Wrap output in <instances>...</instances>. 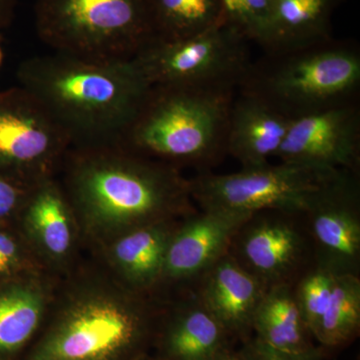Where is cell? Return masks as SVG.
Masks as SVG:
<instances>
[{
	"instance_id": "6da1fadb",
	"label": "cell",
	"mask_w": 360,
	"mask_h": 360,
	"mask_svg": "<svg viewBox=\"0 0 360 360\" xmlns=\"http://www.w3.org/2000/svg\"><path fill=\"white\" fill-rule=\"evenodd\" d=\"M66 196L89 224L129 232L198 212L179 168L120 143L71 146Z\"/></svg>"
},
{
	"instance_id": "7a4b0ae2",
	"label": "cell",
	"mask_w": 360,
	"mask_h": 360,
	"mask_svg": "<svg viewBox=\"0 0 360 360\" xmlns=\"http://www.w3.org/2000/svg\"><path fill=\"white\" fill-rule=\"evenodd\" d=\"M18 75L72 146L120 143L151 87L132 59L91 60L54 51L27 59Z\"/></svg>"
},
{
	"instance_id": "3957f363",
	"label": "cell",
	"mask_w": 360,
	"mask_h": 360,
	"mask_svg": "<svg viewBox=\"0 0 360 360\" xmlns=\"http://www.w3.org/2000/svg\"><path fill=\"white\" fill-rule=\"evenodd\" d=\"M236 90L153 85L120 143L179 168L210 172L227 155Z\"/></svg>"
},
{
	"instance_id": "277c9868",
	"label": "cell",
	"mask_w": 360,
	"mask_h": 360,
	"mask_svg": "<svg viewBox=\"0 0 360 360\" xmlns=\"http://www.w3.org/2000/svg\"><path fill=\"white\" fill-rule=\"evenodd\" d=\"M360 51L330 39L251 63L239 94L260 99L291 120L357 103Z\"/></svg>"
},
{
	"instance_id": "5b68a950",
	"label": "cell",
	"mask_w": 360,
	"mask_h": 360,
	"mask_svg": "<svg viewBox=\"0 0 360 360\" xmlns=\"http://www.w3.org/2000/svg\"><path fill=\"white\" fill-rule=\"evenodd\" d=\"M35 28L54 52L131 59L153 39L144 0H37Z\"/></svg>"
},
{
	"instance_id": "8992f818",
	"label": "cell",
	"mask_w": 360,
	"mask_h": 360,
	"mask_svg": "<svg viewBox=\"0 0 360 360\" xmlns=\"http://www.w3.org/2000/svg\"><path fill=\"white\" fill-rule=\"evenodd\" d=\"M248 44L222 21L186 39H153L131 59L150 86L238 90L252 63Z\"/></svg>"
},
{
	"instance_id": "52a82bcc",
	"label": "cell",
	"mask_w": 360,
	"mask_h": 360,
	"mask_svg": "<svg viewBox=\"0 0 360 360\" xmlns=\"http://www.w3.org/2000/svg\"><path fill=\"white\" fill-rule=\"evenodd\" d=\"M136 295H89L73 303L37 360H110L134 345L148 321Z\"/></svg>"
},
{
	"instance_id": "ba28073f",
	"label": "cell",
	"mask_w": 360,
	"mask_h": 360,
	"mask_svg": "<svg viewBox=\"0 0 360 360\" xmlns=\"http://www.w3.org/2000/svg\"><path fill=\"white\" fill-rule=\"evenodd\" d=\"M335 172L290 163H269L264 167L241 168L234 174L203 172L189 179V184L193 200L201 210L302 212L314 191Z\"/></svg>"
},
{
	"instance_id": "9c48e42d",
	"label": "cell",
	"mask_w": 360,
	"mask_h": 360,
	"mask_svg": "<svg viewBox=\"0 0 360 360\" xmlns=\"http://www.w3.org/2000/svg\"><path fill=\"white\" fill-rule=\"evenodd\" d=\"M229 255L265 288L293 284L314 265V250L302 212H253L232 239Z\"/></svg>"
},
{
	"instance_id": "30bf717a",
	"label": "cell",
	"mask_w": 360,
	"mask_h": 360,
	"mask_svg": "<svg viewBox=\"0 0 360 360\" xmlns=\"http://www.w3.org/2000/svg\"><path fill=\"white\" fill-rule=\"evenodd\" d=\"M359 174L333 172L302 212L314 264L335 276H360Z\"/></svg>"
},
{
	"instance_id": "8fae6325",
	"label": "cell",
	"mask_w": 360,
	"mask_h": 360,
	"mask_svg": "<svg viewBox=\"0 0 360 360\" xmlns=\"http://www.w3.org/2000/svg\"><path fill=\"white\" fill-rule=\"evenodd\" d=\"M72 144L65 130L27 90L0 92V167L21 174L32 186L65 161Z\"/></svg>"
},
{
	"instance_id": "7c38bea8",
	"label": "cell",
	"mask_w": 360,
	"mask_h": 360,
	"mask_svg": "<svg viewBox=\"0 0 360 360\" xmlns=\"http://www.w3.org/2000/svg\"><path fill=\"white\" fill-rule=\"evenodd\" d=\"M276 158L314 169L360 174L359 103L292 120Z\"/></svg>"
},
{
	"instance_id": "4fadbf2b",
	"label": "cell",
	"mask_w": 360,
	"mask_h": 360,
	"mask_svg": "<svg viewBox=\"0 0 360 360\" xmlns=\"http://www.w3.org/2000/svg\"><path fill=\"white\" fill-rule=\"evenodd\" d=\"M252 213L201 210L184 217L168 245L160 281L194 286L229 252L239 227Z\"/></svg>"
},
{
	"instance_id": "5bb4252c",
	"label": "cell",
	"mask_w": 360,
	"mask_h": 360,
	"mask_svg": "<svg viewBox=\"0 0 360 360\" xmlns=\"http://www.w3.org/2000/svg\"><path fill=\"white\" fill-rule=\"evenodd\" d=\"M193 290L229 335H243L252 329L255 310L266 288L226 253Z\"/></svg>"
},
{
	"instance_id": "9a60e30c",
	"label": "cell",
	"mask_w": 360,
	"mask_h": 360,
	"mask_svg": "<svg viewBox=\"0 0 360 360\" xmlns=\"http://www.w3.org/2000/svg\"><path fill=\"white\" fill-rule=\"evenodd\" d=\"M292 120L255 97L238 94L227 130V155L243 168L264 167L276 158Z\"/></svg>"
},
{
	"instance_id": "2e32d148",
	"label": "cell",
	"mask_w": 360,
	"mask_h": 360,
	"mask_svg": "<svg viewBox=\"0 0 360 360\" xmlns=\"http://www.w3.org/2000/svg\"><path fill=\"white\" fill-rule=\"evenodd\" d=\"M338 1L276 0L260 46L265 53H281L333 39L331 18Z\"/></svg>"
},
{
	"instance_id": "e0dca14e",
	"label": "cell",
	"mask_w": 360,
	"mask_h": 360,
	"mask_svg": "<svg viewBox=\"0 0 360 360\" xmlns=\"http://www.w3.org/2000/svg\"><path fill=\"white\" fill-rule=\"evenodd\" d=\"M227 336L198 293L189 290L168 324L165 352L169 360H212L226 349Z\"/></svg>"
},
{
	"instance_id": "ac0fdd59",
	"label": "cell",
	"mask_w": 360,
	"mask_h": 360,
	"mask_svg": "<svg viewBox=\"0 0 360 360\" xmlns=\"http://www.w3.org/2000/svg\"><path fill=\"white\" fill-rule=\"evenodd\" d=\"M257 338L270 347L292 354H314L310 335L296 304L292 284H279L265 290L253 316Z\"/></svg>"
},
{
	"instance_id": "d6986e66",
	"label": "cell",
	"mask_w": 360,
	"mask_h": 360,
	"mask_svg": "<svg viewBox=\"0 0 360 360\" xmlns=\"http://www.w3.org/2000/svg\"><path fill=\"white\" fill-rule=\"evenodd\" d=\"M175 219L125 232L115 248L118 269L135 290H149L160 283L170 239L179 226Z\"/></svg>"
},
{
	"instance_id": "ffe728a7",
	"label": "cell",
	"mask_w": 360,
	"mask_h": 360,
	"mask_svg": "<svg viewBox=\"0 0 360 360\" xmlns=\"http://www.w3.org/2000/svg\"><path fill=\"white\" fill-rule=\"evenodd\" d=\"M70 201L51 179L32 187L27 198L26 220L35 238L49 255L61 257L70 248Z\"/></svg>"
},
{
	"instance_id": "44dd1931",
	"label": "cell",
	"mask_w": 360,
	"mask_h": 360,
	"mask_svg": "<svg viewBox=\"0 0 360 360\" xmlns=\"http://www.w3.org/2000/svg\"><path fill=\"white\" fill-rule=\"evenodd\" d=\"M153 39L193 37L224 21L221 0H144Z\"/></svg>"
},
{
	"instance_id": "7402d4cb",
	"label": "cell",
	"mask_w": 360,
	"mask_h": 360,
	"mask_svg": "<svg viewBox=\"0 0 360 360\" xmlns=\"http://www.w3.org/2000/svg\"><path fill=\"white\" fill-rule=\"evenodd\" d=\"M360 326V276H335L328 309L314 338L326 347L345 345Z\"/></svg>"
},
{
	"instance_id": "603a6c76",
	"label": "cell",
	"mask_w": 360,
	"mask_h": 360,
	"mask_svg": "<svg viewBox=\"0 0 360 360\" xmlns=\"http://www.w3.org/2000/svg\"><path fill=\"white\" fill-rule=\"evenodd\" d=\"M44 302L39 291L15 286L0 293V350L21 347L34 333Z\"/></svg>"
},
{
	"instance_id": "cb8c5ba5",
	"label": "cell",
	"mask_w": 360,
	"mask_h": 360,
	"mask_svg": "<svg viewBox=\"0 0 360 360\" xmlns=\"http://www.w3.org/2000/svg\"><path fill=\"white\" fill-rule=\"evenodd\" d=\"M335 276L312 265L292 284L296 304L310 335L315 336L330 302Z\"/></svg>"
},
{
	"instance_id": "d4e9b609",
	"label": "cell",
	"mask_w": 360,
	"mask_h": 360,
	"mask_svg": "<svg viewBox=\"0 0 360 360\" xmlns=\"http://www.w3.org/2000/svg\"><path fill=\"white\" fill-rule=\"evenodd\" d=\"M276 0H221L225 22L233 26L248 41L262 44Z\"/></svg>"
},
{
	"instance_id": "484cf974",
	"label": "cell",
	"mask_w": 360,
	"mask_h": 360,
	"mask_svg": "<svg viewBox=\"0 0 360 360\" xmlns=\"http://www.w3.org/2000/svg\"><path fill=\"white\" fill-rule=\"evenodd\" d=\"M241 355L245 360H319L317 352L307 354H288L270 347L258 338L251 340Z\"/></svg>"
},
{
	"instance_id": "4316f807",
	"label": "cell",
	"mask_w": 360,
	"mask_h": 360,
	"mask_svg": "<svg viewBox=\"0 0 360 360\" xmlns=\"http://www.w3.org/2000/svg\"><path fill=\"white\" fill-rule=\"evenodd\" d=\"M32 188L25 191L14 180L0 174V219L13 212Z\"/></svg>"
},
{
	"instance_id": "83f0119b",
	"label": "cell",
	"mask_w": 360,
	"mask_h": 360,
	"mask_svg": "<svg viewBox=\"0 0 360 360\" xmlns=\"http://www.w3.org/2000/svg\"><path fill=\"white\" fill-rule=\"evenodd\" d=\"M18 259V246L9 236L0 233V276L11 271Z\"/></svg>"
},
{
	"instance_id": "f1b7e54d",
	"label": "cell",
	"mask_w": 360,
	"mask_h": 360,
	"mask_svg": "<svg viewBox=\"0 0 360 360\" xmlns=\"http://www.w3.org/2000/svg\"><path fill=\"white\" fill-rule=\"evenodd\" d=\"M16 4L18 0H0V28L11 23Z\"/></svg>"
},
{
	"instance_id": "f546056e",
	"label": "cell",
	"mask_w": 360,
	"mask_h": 360,
	"mask_svg": "<svg viewBox=\"0 0 360 360\" xmlns=\"http://www.w3.org/2000/svg\"><path fill=\"white\" fill-rule=\"evenodd\" d=\"M212 360H245L241 354H232L229 350L225 349L221 354L217 355L214 359Z\"/></svg>"
},
{
	"instance_id": "4dcf8cb0",
	"label": "cell",
	"mask_w": 360,
	"mask_h": 360,
	"mask_svg": "<svg viewBox=\"0 0 360 360\" xmlns=\"http://www.w3.org/2000/svg\"><path fill=\"white\" fill-rule=\"evenodd\" d=\"M2 58H4V53H2L1 44H0V65L2 63Z\"/></svg>"
}]
</instances>
